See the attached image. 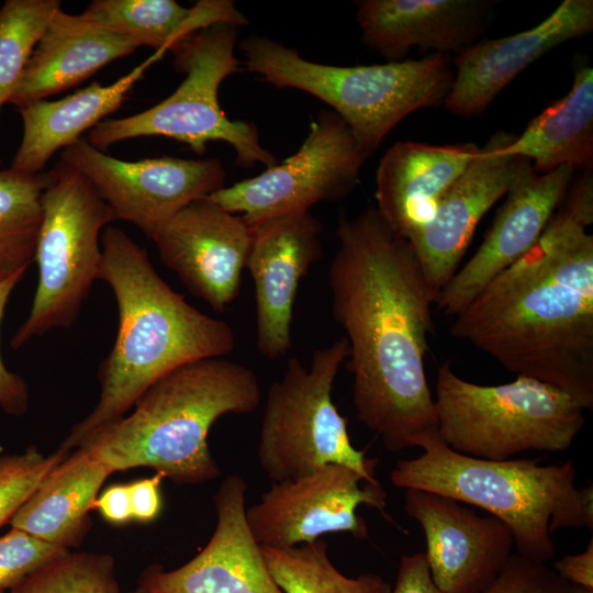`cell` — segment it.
<instances>
[{
    "mask_svg": "<svg viewBox=\"0 0 593 593\" xmlns=\"http://www.w3.org/2000/svg\"><path fill=\"white\" fill-rule=\"evenodd\" d=\"M82 14L137 47L149 46L164 55L213 24L240 27L248 22L231 0H200L191 8L174 0H94Z\"/></svg>",
    "mask_w": 593,
    "mask_h": 593,
    "instance_id": "27",
    "label": "cell"
},
{
    "mask_svg": "<svg viewBox=\"0 0 593 593\" xmlns=\"http://www.w3.org/2000/svg\"><path fill=\"white\" fill-rule=\"evenodd\" d=\"M68 551L12 527L0 537V590L11 589Z\"/></svg>",
    "mask_w": 593,
    "mask_h": 593,
    "instance_id": "33",
    "label": "cell"
},
{
    "mask_svg": "<svg viewBox=\"0 0 593 593\" xmlns=\"http://www.w3.org/2000/svg\"><path fill=\"white\" fill-rule=\"evenodd\" d=\"M347 357L345 337L316 349L309 366L288 360L282 377L268 389L257 456L272 482L302 477L327 465H343L367 481H378L377 459L356 449L345 417L332 399Z\"/></svg>",
    "mask_w": 593,
    "mask_h": 593,
    "instance_id": "9",
    "label": "cell"
},
{
    "mask_svg": "<svg viewBox=\"0 0 593 593\" xmlns=\"http://www.w3.org/2000/svg\"><path fill=\"white\" fill-rule=\"evenodd\" d=\"M493 7L485 0H362L356 20L369 48L401 61L413 46L461 54L483 33Z\"/></svg>",
    "mask_w": 593,
    "mask_h": 593,
    "instance_id": "21",
    "label": "cell"
},
{
    "mask_svg": "<svg viewBox=\"0 0 593 593\" xmlns=\"http://www.w3.org/2000/svg\"><path fill=\"white\" fill-rule=\"evenodd\" d=\"M239 26L216 23L183 40L171 52L175 67L186 74L179 87L156 105L137 114L103 120L89 132L88 142L100 150L130 138L163 136L187 144L203 155L206 144L222 141L231 145L242 167L277 161L262 147L256 125L231 120L219 102L224 79L239 71L235 55Z\"/></svg>",
    "mask_w": 593,
    "mask_h": 593,
    "instance_id": "8",
    "label": "cell"
},
{
    "mask_svg": "<svg viewBox=\"0 0 593 593\" xmlns=\"http://www.w3.org/2000/svg\"><path fill=\"white\" fill-rule=\"evenodd\" d=\"M256 373L245 365L209 358L156 381L133 412L103 428L82 448L112 471L147 467L177 484H199L221 473L208 437L225 414H250L260 404Z\"/></svg>",
    "mask_w": 593,
    "mask_h": 593,
    "instance_id": "4",
    "label": "cell"
},
{
    "mask_svg": "<svg viewBox=\"0 0 593 593\" xmlns=\"http://www.w3.org/2000/svg\"><path fill=\"white\" fill-rule=\"evenodd\" d=\"M25 271H19L0 278V324L11 292L23 278ZM29 388L16 373L7 369L0 355V406L4 412L20 416L29 407Z\"/></svg>",
    "mask_w": 593,
    "mask_h": 593,
    "instance_id": "35",
    "label": "cell"
},
{
    "mask_svg": "<svg viewBox=\"0 0 593 593\" xmlns=\"http://www.w3.org/2000/svg\"><path fill=\"white\" fill-rule=\"evenodd\" d=\"M130 593H152L147 588L138 585V588Z\"/></svg>",
    "mask_w": 593,
    "mask_h": 593,
    "instance_id": "41",
    "label": "cell"
},
{
    "mask_svg": "<svg viewBox=\"0 0 593 593\" xmlns=\"http://www.w3.org/2000/svg\"><path fill=\"white\" fill-rule=\"evenodd\" d=\"M571 593H593V590L571 584Z\"/></svg>",
    "mask_w": 593,
    "mask_h": 593,
    "instance_id": "40",
    "label": "cell"
},
{
    "mask_svg": "<svg viewBox=\"0 0 593 593\" xmlns=\"http://www.w3.org/2000/svg\"><path fill=\"white\" fill-rule=\"evenodd\" d=\"M163 56L155 52L108 86L93 81L63 99L41 100L19 108L23 136L10 168L29 175L42 172L57 149L78 141L86 130L116 111L146 69Z\"/></svg>",
    "mask_w": 593,
    "mask_h": 593,
    "instance_id": "24",
    "label": "cell"
},
{
    "mask_svg": "<svg viewBox=\"0 0 593 593\" xmlns=\"http://www.w3.org/2000/svg\"><path fill=\"white\" fill-rule=\"evenodd\" d=\"M404 510L424 532L430 574L443 593H483L512 556L514 538L503 522L451 497L407 489Z\"/></svg>",
    "mask_w": 593,
    "mask_h": 593,
    "instance_id": "15",
    "label": "cell"
},
{
    "mask_svg": "<svg viewBox=\"0 0 593 593\" xmlns=\"http://www.w3.org/2000/svg\"><path fill=\"white\" fill-rule=\"evenodd\" d=\"M552 569L568 583L593 590V540L584 551L556 561Z\"/></svg>",
    "mask_w": 593,
    "mask_h": 593,
    "instance_id": "38",
    "label": "cell"
},
{
    "mask_svg": "<svg viewBox=\"0 0 593 593\" xmlns=\"http://www.w3.org/2000/svg\"><path fill=\"white\" fill-rule=\"evenodd\" d=\"M368 157L345 121L334 111H322L296 153L208 199L242 213L253 230L271 219L309 211L315 203L346 198Z\"/></svg>",
    "mask_w": 593,
    "mask_h": 593,
    "instance_id": "11",
    "label": "cell"
},
{
    "mask_svg": "<svg viewBox=\"0 0 593 593\" xmlns=\"http://www.w3.org/2000/svg\"><path fill=\"white\" fill-rule=\"evenodd\" d=\"M247 484L227 475L214 495L216 525L206 546L183 566H152L139 585L152 593H283L246 521Z\"/></svg>",
    "mask_w": 593,
    "mask_h": 593,
    "instance_id": "17",
    "label": "cell"
},
{
    "mask_svg": "<svg viewBox=\"0 0 593 593\" xmlns=\"http://www.w3.org/2000/svg\"><path fill=\"white\" fill-rule=\"evenodd\" d=\"M592 30L593 1L566 0L533 29L475 43L455 60V79L446 108L462 118L479 116L532 63Z\"/></svg>",
    "mask_w": 593,
    "mask_h": 593,
    "instance_id": "20",
    "label": "cell"
},
{
    "mask_svg": "<svg viewBox=\"0 0 593 593\" xmlns=\"http://www.w3.org/2000/svg\"><path fill=\"white\" fill-rule=\"evenodd\" d=\"M113 471L79 447L58 465L14 513L9 524L70 550L83 540L99 490Z\"/></svg>",
    "mask_w": 593,
    "mask_h": 593,
    "instance_id": "25",
    "label": "cell"
},
{
    "mask_svg": "<svg viewBox=\"0 0 593 593\" xmlns=\"http://www.w3.org/2000/svg\"><path fill=\"white\" fill-rule=\"evenodd\" d=\"M99 279L113 291L118 332L100 362V396L60 447L79 448L121 419L142 395L172 370L209 358H222L235 347L231 325L199 311L172 290L153 267L146 249L122 230L101 234Z\"/></svg>",
    "mask_w": 593,
    "mask_h": 593,
    "instance_id": "3",
    "label": "cell"
},
{
    "mask_svg": "<svg viewBox=\"0 0 593 593\" xmlns=\"http://www.w3.org/2000/svg\"><path fill=\"white\" fill-rule=\"evenodd\" d=\"M68 452L58 448L45 456L35 447H29L23 454L0 456V527L9 523Z\"/></svg>",
    "mask_w": 593,
    "mask_h": 593,
    "instance_id": "32",
    "label": "cell"
},
{
    "mask_svg": "<svg viewBox=\"0 0 593 593\" xmlns=\"http://www.w3.org/2000/svg\"><path fill=\"white\" fill-rule=\"evenodd\" d=\"M423 454L399 460L393 485L434 492L489 512L512 532L517 555L546 563L556 553L552 533L593 528V489L575 485L571 461L488 460L452 450L437 430L422 436Z\"/></svg>",
    "mask_w": 593,
    "mask_h": 593,
    "instance_id": "5",
    "label": "cell"
},
{
    "mask_svg": "<svg viewBox=\"0 0 593 593\" xmlns=\"http://www.w3.org/2000/svg\"><path fill=\"white\" fill-rule=\"evenodd\" d=\"M93 508L109 523L121 525L133 519L128 484H112L97 497Z\"/></svg>",
    "mask_w": 593,
    "mask_h": 593,
    "instance_id": "39",
    "label": "cell"
},
{
    "mask_svg": "<svg viewBox=\"0 0 593 593\" xmlns=\"http://www.w3.org/2000/svg\"><path fill=\"white\" fill-rule=\"evenodd\" d=\"M0 593H4V591H3V590H0Z\"/></svg>",
    "mask_w": 593,
    "mask_h": 593,
    "instance_id": "42",
    "label": "cell"
},
{
    "mask_svg": "<svg viewBox=\"0 0 593 593\" xmlns=\"http://www.w3.org/2000/svg\"><path fill=\"white\" fill-rule=\"evenodd\" d=\"M9 593H120L110 555L71 552L44 564Z\"/></svg>",
    "mask_w": 593,
    "mask_h": 593,
    "instance_id": "31",
    "label": "cell"
},
{
    "mask_svg": "<svg viewBox=\"0 0 593 593\" xmlns=\"http://www.w3.org/2000/svg\"><path fill=\"white\" fill-rule=\"evenodd\" d=\"M378 510L387 519V492L380 481H367L343 465H327L299 478L272 482L255 505L246 508L249 530L260 546L286 548L346 532L369 535L357 514L359 505Z\"/></svg>",
    "mask_w": 593,
    "mask_h": 593,
    "instance_id": "13",
    "label": "cell"
},
{
    "mask_svg": "<svg viewBox=\"0 0 593 593\" xmlns=\"http://www.w3.org/2000/svg\"><path fill=\"white\" fill-rule=\"evenodd\" d=\"M336 235L327 279L332 315L347 342L357 417L389 451L416 447L437 430L425 372L434 300L423 270L376 206L342 217Z\"/></svg>",
    "mask_w": 593,
    "mask_h": 593,
    "instance_id": "1",
    "label": "cell"
},
{
    "mask_svg": "<svg viewBox=\"0 0 593 593\" xmlns=\"http://www.w3.org/2000/svg\"><path fill=\"white\" fill-rule=\"evenodd\" d=\"M514 136L493 134L443 193L432 216L406 238L434 302L459 269L480 220L532 165L503 152Z\"/></svg>",
    "mask_w": 593,
    "mask_h": 593,
    "instance_id": "14",
    "label": "cell"
},
{
    "mask_svg": "<svg viewBox=\"0 0 593 593\" xmlns=\"http://www.w3.org/2000/svg\"><path fill=\"white\" fill-rule=\"evenodd\" d=\"M268 568L283 593H391V585L380 575L362 573L348 578L338 571L322 539L272 548L261 546Z\"/></svg>",
    "mask_w": 593,
    "mask_h": 593,
    "instance_id": "29",
    "label": "cell"
},
{
    "mask_svg": "<svg viewBox=\"0 0 593 593\" xmlns=\"http://www.w3.org/2000/svg\"><path fill=\"white\" fill-rule=\"evenodd\" d=\"M573 175L569 166L540 174L530 165L505 194L475 254L437 295V310L455 317L488 282L523 257L562 202Z\"/></svg>",
    "mask_w": 593,
    "mask_h": 593,
    "instance_id": "19",
    "label": "cell"
},
{
    "mask_svg": "<svg viewBox=\"0 0 593 593\" xmlns=\"http://www.w3.org/2000/svg\"><path fill=\"white\" fill-rule=\"evenodd\" d=\"M138 47L80 14L57 10L37 42L9 103L46 100L91 77Z\"/></svg>",
    "mask_w": 593,
    "mask_h": 593,
    "instance_id": "23",
    "label": "cell"
},
{
    "mask_svg": "<svg viewBox=\"0 0 593 593\" xmlns=\"http://www.w3.org/2000/svg\"><path fill=\"white\" fill-rule=\"evenodd\" d=\"M60 157L92 182L116 220L132 223L150 239L183 208L225 187L226 172L215 158L126 161L81 138Z\"/></svg>",
    "mask_w": 593,
    "mask_h": 593,
    "instance_id": "12",
    "label": "cell"
},
{
    "mask_svg": "<svg viewBox=\"0 0 593 593\" xmlns=\"http://www.w3.org/2000/svg\"><path fill=\"white\" fill-rule=\"evenodd\" d=\"M152 239L161 262L214 311L235 301L253 240L240 215L204 198L179 211Z\"/></svg>",
    "mask_w": 593,
    "mask_h": 593,
    "instance_id": "16",
    "label": "cell"
},
{
    "mask_svg": "<svg viewBox=\"0 0 593 593\" xmlns=\"http://www.w3.org/2000/svg\"><path fill=\"white\" fill-rule=\"evenodd\" d=\"M437 432L452 450L488 460L528 451H563L581 432L584 407L557 387L517 376L482 385L460 378L448 362L436 376Z\"/></svg>",
    "mask_w": 593,
    "mask_h": 593,
    "instance_id": "7",
    "label": "cell"
},
{
    "mask_svg": "<svg viewBox=\"0 0 593 593\" xmlns=\"http://www.w3.org/2000/svg\"><path fill=\"white\" fill-rule=\"evenodd\" d=\"M53 171L0 170V278L25 271L35 260L43 219L42 197Z\"/></svg>",
    "mask_w": 593,
    "mask_h": 593,
    "instance_id": "28",
    "label": "cell"
},
{
    "mask_svg": "<svg viewBox=\"0 0 593 593\" xmlns=\"http://www.w3.org/2000/svg\"><path fill=\"white\" fill-rule=\"evenodd\" d=\"M164 475L155 473L150 478L128 484L133 519L148 523L158 517L163 508L160 484Z\"/></svg>",
    "mask_w": 593,
    "mask_h": 593,
    "instance_id": "37",
    "label": "cell"
},
{
    "mask_svg": "<svg viewBox=\"0 0 593 593\" xmlns=\"http://www.w3.org/2000/svg\"><path fill=\"white\" fill-rule=\"evenodd\" d=\"M480 150L474 143L435 146L398 142L376 172L377 211L401 237L425 223L448 187Z\"/></svg>",
    "mask_w": 593,
    "mask_h": 593,
    "instance_id": "22",
    "label": "cell"
},
{
    "mask_svg": "<svg viewBox=\"0 0 593 593\" xmlns=\"http://www.w3.org/2000/svg\"><path fill=\"white\" fill-rule=\"evenodd\" d=\"M247 260L255 288L256 346L270 360L292 347L293 306L301 279L322 255V225L309 211L271 219L251 230Z\"/></svg>",
    "mask_w": 593,
    "mask_h": 593,
    "instance_id": "18",
    "label": "cell"
},
{
    "mask_svg": "<svg viewBox=\"0 0 593 593\" xmlns=\"http://www.w3.org/2000/svg\"><path fill=\"white\" fill-rule=\"evenodd\" d=\"M58 0H7L0 9V110L9 102Z\"/></svg>",
    "mask_w": 593,
    "mask_h": 593,
    "instance_id": "30",
    "label": "cell"
},
{
    "mask_svg": "<svg viewBox=\"0 0 593 593\" xmlns=\"http://www.w3.org/2000/svg\"><path fill=\"white\" fill-rule=\"evenodd\" d=\"M483 593H571V584L546 563L512 553L499 577Z\"/></svg>",
    "mask_w": 593,
    "mask_h": 593,
    "instance_id": "34",
    "label": "cell"
},
{
    "mask_svg": "<svg viewBox=\"0 0 593 593\" xmlns=\"http://www.w3.org/2000/svg\"><path fill=\"white\" fill-rule=\"evenodd\" d=\"M52 171L53 180L42 197L36 291L29 316L11 338L13 349L75 323L99 279L101 231L116 220L83 174L61 160Z\"/></svg>",
    "mask_w": 593,
    "mask_h": 593,
    "instance_id": "10",
    "label": "cell"
},
{
    "mask_svg": "<svg viewBox=\"0 0 593 593\" xmlns=\"http://www.w3.org/2000/svg\"><path fill=\"white\" fill-rule=\"evenodd\" d=\"M391 593H443L432 578L425 552L401 557Z\"/></svg>",
    "mask_w": 593,
    "mask_h": 593,
    "instance_id": "36",
    "label": "cell"
},
{
    "mask_svg": "<svg viewBox=\"0 0 593 593\" xmlns=\"http://www.w3.org/2000/svg\"><path fill=\"white\" fill-rule=\"evenodd\" d=\"M503 152L528 159L540 174L563 166L592 171L593 68L579 67L568 93L535 116Z\"/></svg>",
    "mask_w": 593,
    "mask_h": 593,
    "instance_id": "26",
    "label": "cell"
},
{
    "mask_svg": "<svg viewBox=\"0 0 593 593\" xmlns=\"http://www.w3.org/2000/svg\"><path fill=\"white\" fill-rule=\"evenodd\" d=\"M247 70L279 88L307 92L328 104L370 156L410 113L445 103L455 79L449 54L385 64L334 66L303 58L261 35L240 42Z\"/></svg>",
    "mask_w": 593,
    "mask_h": 593,
    "instance_id": "6",
    "label": "cell"
},
{
    "mask_svg": "<svg viewBox=\"0 0 593 593\" xmlns=\"http://www.w3.org/2000/svg\"><path fill=\"white\" fill-rule=\"evenodd\" d=\"M593 177L572 183L539 239L496 275L450 333L507 371L593 409Z\"/></svg>",
    "mask_w": 593,
    "mask_h": 593,
    "instance_id": "2",
    "label": "cell"
}]
</instances>
